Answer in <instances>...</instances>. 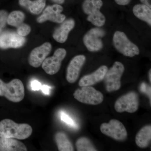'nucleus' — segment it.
Returning <instances> with one entry per match:
<instances>
[{"mask_svg":"<svg viewBox=\"0 0 151 151\" xmlns=\"http://www.w3.org/2000/svg\"><path fill=\"white\" fill-rule=\"evenodd\" d=\"M32 129L27 124H17L9 119L0 122V137L24 140L32 135Z\"/></svg>","mask_w":151,"mask_h":151,"instance_id":"obj_1","label":"nucleus"},{"mask_svg":"<svg viewBox=\"0 0 151 151\" xmlns=\"http://www.w3.org/2000/svg\"><path fill=\"white\" fill-rule=\"evenodd\" d=\"M24 86L19 79L15 78L6 83L0 79V97L14 103L21 102L24 97Z\"/></svg>","mask_w":151,"mask_h":151,"instance_id":"obj_2","label":"nucleus"},{"mask_svg":"<svg viewBox=\"0 0 151 151\" xmlns=\"http://www.w3.org/2000/svg\"><path fill=\"white\" fill-rule=\"evenodd\" d=\"M103 5L102 0H84L82 8L84 13L88 15L87 19L97 27H101L105 24L106 19L100 12Z\"/></svg>","mask_w":151,"mask_h":151,"instance_id":"obj_3","label":"nucleus"},{"mask_svg":"<svg viewBox=\"0 0 151 151\" xmlns=\"http://www.w3.org/2000/svg\"><path fill=\"white\" fill-rule=\"evenodd\" d=\"M124 70V65L119 61L114 63L113 66L108 69L103 79L107 92H114L121 88V78Z\"/></svg>","mask_w":151,"mask_h":151,"instance_id":"obj_4","label":"nucleus"},{"mask_svg":"<svg viewBox=\"0 0 151 151\" xmlns=\"http://www.w3.org/2000/svg\"><path fill=\"white\" fill-rule=\"evenodd\" d=\"M113 40L115 48L124 56L133 57L139 54V47L129 40L124 32L116 31Z\"/></svg>","mask_w":151,"mask_h":151,"instance_id":"obj_5","label":"nucleus"},{"mask_svg":"<svg viewBox=\"0 0 151 151\" xmlns=\"http://www.w3.org/2000/svg\"><path fill=\"white\" fill-rule=\"evenodd\" d=\"M74 98L79 102L89 105H97L103 101V95L92 86H82L76 89L73 94Z\"/></svg>","mask_w":151,"mask_h":151,"instance_id":"obj_6","label":"nucleus"},{"mask_svg":"<svg viewBox=\"0 0 151 151\" xmlns=\"http://www.w3.org/2000/svg\"><path fill=\"white\" fill-rule=\"evenodd\" d=\"M100 129L104 134L120 142L125 141L128 136L124 124L116 119H112L108 123H103Z\"/></svg>","mask_w":151,"mask_h":151,"instance_id":"obj_7","label":"nucleus"},{"mask_svg":"<svg viewBox=\"0 0 151 151\" xmlns=\"http://www.w3.org/2000/svg\"><path fill=\"white\" fill-rule=\"evenodd\" d=\"M139 105V95L131 92L119 97L115 104V110L118 113L127 112L134 113L137 111Z\"/></svg>","mask_w":151,"mask_h":151,"instance_id":"obj_8","label":"nucleus"},{"mask_svg":"<svg viewBox=\"0 0 151 151\" xmlns=\"http://www.w3.org/2000/svg\"><path fill=\"white\" fill-rule=\"evenodd\" d=\"M105 31L100 28L91 29L83 37V42L86 48L90 52H97L103 48L102 38L105 36Z\"/></svg>","mask_w":151,"mask_h":151,"instance_id":"obj_9","label":"nucleus"},{"mask_svg":"<svg viewBox=\"0 0 151 151\" xmlns=\"http://www.w3.org/2000/svg\"><path fill=\"white\" fill-rule=\"evenodd\" d=\"M66 55L65 49L59 48L52 56L46 58L42 64V69L49 75H54L59 71L63 60Z\"/></svg>","mask_w":151,"mask_h":151,"instance_id":"obj_10","label":"nucleus"},{"mask_svg":"<svg viewBox=\"0 0 151 151\" xmlns=\"http://www.w3.org/2000/svg\"><path fill=\"white\" fill-rule=\"evenodd\" d=\"M26 42L24 37L13 31H3L0 34V48H18L24 45Z\"/></svg>","mask_w":151,"mask_h":151,"instance_id":"obj_11","label":"nucleus"},{"mask_svg":"<svg viewBox=\"0 0 151 151\" xmlns=\"http://www.w3.org/2000/svg\"><path fill=\"white\" fill-rule=\"evenodd\" d=\"M63 7L58 4L48 6L43 10L42 14L37 18L39 23H42L47 21L61 23L65 20V16L61 14L63 11Z\"/></svg>","mask_w":151,"mask_h":151,"instance_id":"obj_12","label":"nucleus"},{"mask_svg":"<svg viewBox=\"0 0 151 151\" xmlns=\"http://www.w3.org/2000/svg\"><path fill=\"white\" fill-rule=\"evenodd\" d=\"M52 48L51 44L46 42L33 49L29 57L28 62L29 65L35 68L40 67L51 52Z\"/></svg>","mask_w":151,"mask_h":151,"instance_id":"obj_13","label":"nucleus"},{"mask_svg":"<svg viewBox=\"0 0 151 151\" xmlns=\"http://www.w3.org/2000/svg\"><path fill=\"white\" fill-rule=\"evenodd\" d=\"M85 61L86 57L82 55H76L71 59L66 70V80L69 83H73L77 81Z\"/></svg>","mask_w":151,"mask_h":151,"instance_id":"obj_14","label":"nucleus"},{"mask_svg":"<svg viewBox=\"0 0 151 151\" xmlns=\"http://www.w3.org/2000/svg\"><path fill=\"white\" fill-rule=\"evenodd\" d=\"M108 68L106 65H102L91 74L84 76L78 82L79 86H90L99 83L103 80Z\"/></svg>","mask_w":151,"mask_h":151,"instance_id":"obj_15","label":"nucleus"},{"mask_svg":"<svg viewBox=\"0 0 151 151\" xmlns=\"http://www.w3.org/2000/svg\"><path fill=\"white\" fill-rule=\"evenodd\" d=\"M61 23L59 27L55 30L52 37L57 42L63 43L67 40L69 32L75 26V22L73 19H69Z\"/></svg>","mask_w":151,"mask_h":151,"instance_id":"obj_16","label":"nucleus"},{"mask_svg":"<svg viewBox=\"0 0 151 151\" xmlns=\"http://www.w3.org/2000/svg\"><path fill=\"white\" fill-rule=\"evenodd\" d=\"M27 148L22 142L14 138L0 137V151H27Z\"/></svg>","mask_w":151,"mask_h":151,"instance_id":"obj_17","label":"nucleus"},{"mask_svg":"<svg viewBox=\"0 0 151 151\" xmlns=\"http://www.w3.org/2000/svg\"><path fill=\"white\" fill-rule=\"evenodd\" d=\"M46 1V0H19V4L32 14L38 15L44 9Z\"/></svg>","mask_w":151,"mask_h":151,"instance_id":"obj_18","label":"nucleus"},{"mask_svg":"<svg viewBox=\"0 0 151 151\" xmlns=\"http://www.w3.org/2000/svg\"><path fill=\"white\" fill-rule=\"evenodd\" d=\"M151 140V126L146 125L138 132L135 138V142L138 147L145 148L148 147Z\"/></svg>","mask_w":151,"mask_h":151,"instance_id":"obj_19","label":"nucleus"},{"mask_svg":"<svg viewBox=\"0 0 151 151\" xmlns=\"http://www.w3.org/2000/svg\"><path fill=\"white\" fill-rule=\"evenodd\" d=\"M54 138L58 151H74L73 144L69 140L67 135L64 132H57Z\"/></svg>","mask_w":151,"mask_h":151,"instance_id":"obj_20","label":"nucleus"},{"mask_svg":"<svg viewBox=\"0 0 151 151\" xmlns=\"http://www.w3.org/2000/svg\"><path fill=\"white\" fill-rule=\"evenodd\" d=\"M133 12L137 18L151 25L150 8L144 4H138L133 7Z\"/></svg>","mask_w":151,"mask_h":151,"instance_id":"obj_21","label":"nucleus"},{"mask_svg":"<svg viewBox=\"0 0 151 151\" xmlns=\"http://www.w3.org/2000/svg\"><path fill=\"white\" fill-rule=\"evenodd\" d=\"M25 16L23 12L14 11L9 14L7 18L8 24L17 27L24 22Z\"/></svg>","mask_w":151,"mask_h":151,"instance_id":"obj_22","label":"nucleus"},{"mask_svg":"<svg viewBox=\"0 0 151 151\" xmlns=\"http://www.w3.org/2000/svg\"><path fill=\"white\" fill-rule=\"evenodd\" d=\"M76 147L78 151H97L91 141L85 137L79 138L76 143Z\"/></svg>","mask_w":151,"mask_h":151,"instance_id":"obj_23","label":"nucleus"},{"mask_svg":"<svg viewBox=\"0 0 151 151\" xmlns=\"http://www.w3.org/2000/svg\"><path fill=\"white\" fill-rule=\"evenodd\" d=\"M17 28V32L18 34L24 37L28 35L31 30L30 27L24 22L19 25Z\"/></svg>","mask_w":151,"mask_h":151,"instance_id":"obj_24","label":"nucleus"},{"mask_svg":"<svg viewBox=\"0 0 151 151\" xmlns=\"http://www.w3.org/2000/svg\"><path fill=\"white\" fill-rule=\"evenodd\" d=\"M9 14L6 11L4 10H0V34L3 31L6 25L8 16Z\"/></svg>","mask_w":151,"mask_h":151,"instance_id":"obj_25","label":"nucleus"},{"mask_svg":"<svg viewBox=\"0 0 151 151\" xmlns=\"http://www.w3.org/2000/svg\"><path fill=\"white\" fill-rule=\"evenodd\" d=\"M61 119L63 122H65L67 124H69L72 126H74V124L72 119H70L66 114L64 113H62L61 114Z\"/></svg>","mask_w":151,"mask_h":151,"instance_id":"obj_26","label":"nucleus"},{"mask_svg":"<svg viewBox=\"0 0 151 151\" xmlns=\"http://www.w3.org/2000/svg\"><path fill=\"white\" fill-rule=\"evenodd\" d=\"M42 85L39 81L37 80H33L31 83V87L33 90H39L41 89Z\"/></svg>","mask_w":151,"mask_h":151,"instance_id":"obj_27","label":"nucleus"},{"mask_svg":"<svg viewBox=\"0 0 151 151\" xmlns=\"http://www.w3.org/2000/svg\"><path fill=\"white\" fill-rule=\"evenodd\" d=\"M132 0H115L116 4L119 5L126 6L129 4Z\"/></svg>","mask_w":151,"mask_h":151,"instance_id":"obj_28","label":"nucleus"},{"mask_svg":"<svg viewBox=\"0 0 151 151\" xmlns=\"http://www.w3.org/2000/svg\"><path fill=\"white\" fill-rule=\"evenodd\" d=\"M41 89L45 94L46 95L49 94L50 89V87L49 86L47 85H44L43 86H42Z\"/></svg>","mask_w":151,"mask_h":151,"instance_id":"obj_29","label":"nucleus"},{"mask_svg":"<svg viewBox=\"0 0 151 151\" xmlns=\"http://www.w3.org/2000/svg\"><path fill=\"white\" fill-rule=\"evenodd\" d=\"M141 3L151 8V0H140Z\"/></svg>","mask_w":151,"mask_h":151,"instance_id":"obj_30","label":"nucleus"},{"mask_svg":"<svg viewBox=\"0 0 151 151\" xmlns=\"http://www.w3.org/2000/svg\"><path fill=\"white\" fill-rule=\"evenodd\" d=\"M50 1L55 3V4H63L64 3L65 0H50Z\"/></svg>","mask_w":151,"mask_h":151,"instance_id":"obj_31","label":"nucleus"},{"mask_svg":"<svg viewBox=\"0 0 151 151\" xmlns=\"http://www.w3.org/2000/svg\"><path fill=\"white\" fill-rule=\"evenodd\" d=\"M151 69L150 70L149 72V80H150V82H151Z\"/></svg>","mask_w":151,"mask_h":151,"instance_id":"obj_32","label":"nucleus"}]
</instances>
